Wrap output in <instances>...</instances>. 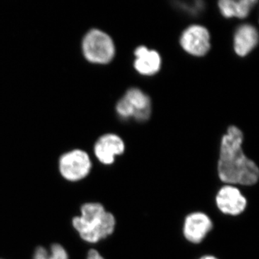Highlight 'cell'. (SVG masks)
I'll return each instance as SVG.
<instances>
[{
  "label": "cell",
  "mask_w": 259,
  "mask_h": 259,
  "mask_svg": "<svg viewBox=\"0 0 259 259\" xmlns=\"http://www.w3.org/2000/svg\"><path fill=\"white\" fill-rule=\"evenodd\" d=\"M243 134L236 126H230L221 141L218 172L227 185L251 186L258 182V167L243 153Z\"/></svg>",
  "instance_id": "obj_1"
},
{
  "label": "cell",
  "mask_w": 259,
  "mask_h": 259,
  "mask_svg": "<svg viewBox=\"0 0 259 259\" xmlns=\"http://www.w3.org/2000/svg\"><path fill=\"white\" fill-rule=\"evenodd\" d=\"M81 211V215L73 219V226L83 241L97 243L115 231V217L101 204H83Z\"/></svg>",
  "instance_id": "obj_2"
},
{
  "label": "cell",
  "mask_w": 259,
  "mask_h": 259,
  "mask_svg": "<svg viewBox=\"0 0 259 259\" xmlns=\"http://www.w3.org/2000/svg\"><path fill=\"white\" fill-rule=\"evenodd\" d=\"M82 51L90 62L105 64L113 59L115 47L110 35L98 29H93L83 37Z\"/></svg>",
  "instance_id": "obj_3"
},
{
  "label": "cell",
  "mask_w": 259,
  "mask_h": 259,
  "mask_svg": "<svg viewBox=\"0 0 259 259\" xmlns=\"http://www.w3.org/2000/svg\"><path fill=\"white\" fill-rule=\"evenodd\" d=\"M116 111L122 119L146 121L151 115V100L139 89L131 88L117 102Z\"/></svg>",
  "instance_id": "obj_4"
},
{
  "label": "cell",
  "mask_w": 259,
  "mask_h": 259,
  "mask_svg": "<svg viewBox=\"0 0 259 259\" xmlns=\"http://www.w3.org/2000/svg\"><path fill=\"white\" fill-rule=\"evenodd\" d=\"M91 168L90 156L81 150H74L65 153L59 161L61 175L71 182L82 180L88 176Z\"/></svg>",
  "instance_id": "obj_5"
},
{
  "label": "cell",
  "mask_w": 259,
  "mask_h": 259,
  "mask_svg": "<svg viewBox=\"0 0 259 259\" xmlns=\"http://www.w3.org/2000/svg\"><path fill=\"white\" fill-rule=\"evenodd\" d=\"M180 45L191 55H205L210 49V35L208 30L202 25H191L182 34Z\"/></svg>",
  "instance_id": "obj_6"
},
{
  "label": "cell",
  "mask_w": 259,
  "mask_h": 259,
  "mask_svg": "<svg viewBox=\"0 0 259 259\" xmlns=\"http://www.w3.org/2000/svg\"><path fill=\"white\" fill-rule=\"evenodd\" d=\"M216 204L223 213L238 215L246 208L247 199L235 186L225 185L216 195Z\"/></svg>",
  "instance_id": "obj_7"
},
{
  "label": "cell",
  "mask_w": 259,
  "mask_h": 259,
  "mask_svg": "<svg viewBox=\"0 0 259 259\" xmlns=\"http://www.w3.org/2000/svg\"><path fill=\"white\" fill-rule=\"evenodd\" d=\"M212 221L205 213H191L185 218L184 236L191 243H199L212 231Z\"/></svg>",
  "instance_id": "obj_8"
},
{
  "label": "cell",
  "mask_w": 259,
  "mask_h": 259,
  "mask_svg": "<svg viewBox=\"0 0 259 259\" xmlns=\"http://www.w3.org/2000/svg\"><path fill=\"white\" fill-rule=\"evenodd\" d=\"M125 151V144L120 137L115 134L102 136L95 146V153L99 161L104 164H112L115 157Z\"/></svg>",
  "instance_id": "obj_9"
},
{
  "label": "cell",
  "mask_w": 259,
  "mask_h": 259,
  "mask_svg": "<svg viewBox=\"0 0 259 259\" xmlns=\"http://www.w3.org/2000/svg\"><path fill=\"white\" fill-rule=\"evenodd\" d=\"M134 54V67L139 74L151 76L156 74L161 69V58L157 51L148 50L142 46L136 49Z\"/></svg>",
  "instance_id": "obj_10"
},
{
  "label": "cell",
  "mask_w": 259,
  "mask_h": 259,
  "mask_svg": "<svg viewBox=\"0 0 259 259\" xmlns=\"http://www.w3.org/2000/svg\"><path fill=\"white\" fill-rule=\"evenodd\" d=\"M258 42L256 28L250 24H244L237 29L233 40L235 52L239 56H245L253 50Z\"/></svg>",
  "instance_id": "obj_11"
},
{
  "label": "cell",
  "mask_w": 259,
  "mask_h": 259,
  "mask_svg": "<svg viewBox=\"0 0 259 259\" xmlns=\"http://www.w3.org/2000/svg\"><path fill=\"white\" fill-rule=\"evenodd\" d=\"M257 3V0H221L218 7L221 14L226 18H245Z\"/></svg>",
  "instance_id": "obj_12"
},
{
  "label": "cell",
  "mask_w": 259,
  "mask_h": 259,
  "mask_svg": "<svg viewBox=\"0 0 259 259\" xmlns=\"http://www.w3.org/2000/svg\"><path fill=\"white\" fill-rule=\"evenodd\" d=\"M66 250L59 244H54L51 246V251H47L42 247H39L35 250L34 259H68Z\"/></svg>",
  "instance_id": "obj_13"
},
{
  "label": "cell",
  "mask_w": 259,
  "mask_h": 259,
  "mask_svg": "<svg viewBox=\"0 0 259 259\" xmlns=\"http://www.w3.org/2000/svg\"><path fill=\"white\" fill-rule=\"evenodd\" d=\"M177 4L180 5V8H182V9L185 10L186 11L194 13H198V12H200L204 6L203 3L200 1L194 2V3H192V5H190L191 7L189 6V5L187 4V3H177Z\"/></svg>",
  "instance_id": "obj_14"
},
{
  "label": "cell",
  "mask_w": 259,
  "mask_h": 259,
  "mask_svg": "<svg viewBox=\"0 0 259 259\" xmlns=\"http://www.w3.org/2000/svg\"><path fill=\"white\" fill-rule=\"evenodd\" d=\"M88 259H104V258L96 250H90L88 253Z\"/></svg>",
  "instance_id": "obj_15"
},
{
  "label": "cell",
  "mask_w": 259,
  "mask_h": 259,
  "mask_svg": "<svg viewBox=\"0 0 259 259\" xmlns=\"http://www.w3.org/2000/svg\"><path fill=\"white\" fill-rule=\"evenodd\" d=\"M199 259H218L216 258V257L213 256V255H204V256H202V258Z\"/></svg>",
  "instance_id": "obj_16"
}]
</instances>
